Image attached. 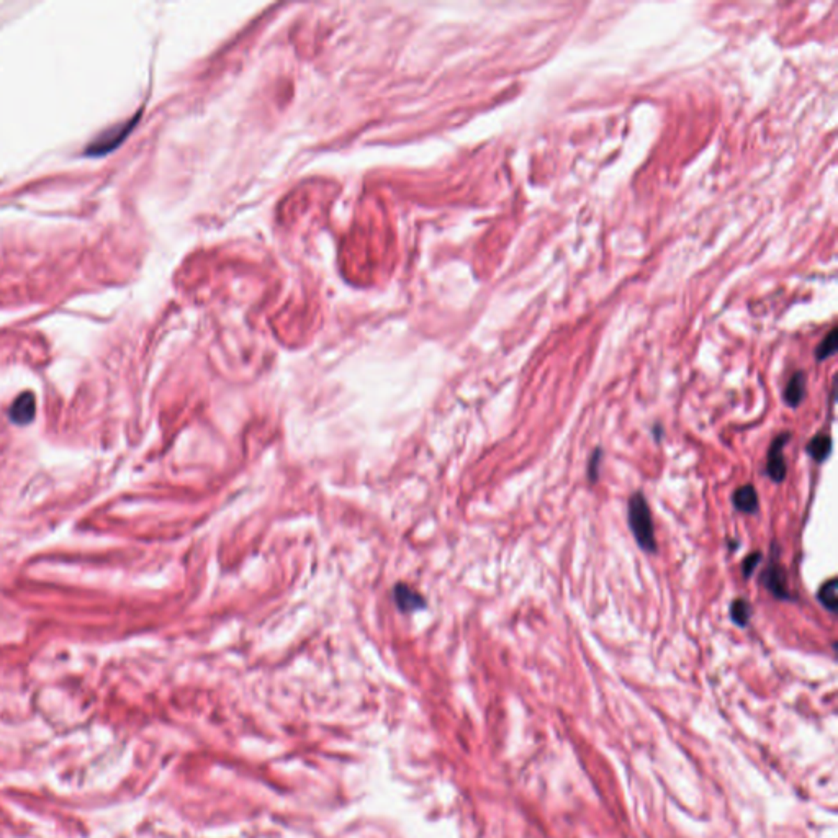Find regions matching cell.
<instances>
[{"mask_svg": "<svg viewBox=\"0 0 838 838\" xmlns=\"http://www.w3.org/2000/svg\"><path fill=\"white\" fill-rule=\"evenodd\" d=\"M837 344H838V336H837V329L833 328L830 329V333L827 334L825 337H823V341L821 344L817 346L816 349V359L818 362L827 360L828 357H832L837 352Z\"/></svg>", "mask_w": 838, "mask_h": 838, "instance_id": "8fae6325", "label": "cell"}, {"mask_svg": "<svg viewBox=\"0 0 838 838\" xmlns=\"http://www.w3.org/2000/svg\"><path fill=\"white\" fill-rule=\"evenodd\" d=\"M806 450H807L809 457H812L814 462H817V464L825 462L828 457H830V452H832L830 436L817 434L814 439L809 441V444L806 445Z\"/></svg>", "mask_w": 838, "mask_h": 838, "instance_id": "ba28073f", "label": "cell"}, {"mask_svg": "<svg viewBox=\"0 0 838 838\" xmlns=\"http://www.w3.org/2000/svg\"><path fill=\"white\" fill-rule=\"evenodd\" d=\"M761 562V554L760 552H753L748 555V557L742 562V573L743 578H750L753 575V572H755L758 563Z\"/></svg>", "mask_w": 838, "mask_h": 838, "instance_id": "5bb4252c", "label": "cell"}, {"mask_svg": "<svg viewBox=\"0 0 838 838\" xmlns=\"http://www.w3.org/2000/svg\"><path fill=\"white\" fill-rule=\"evenodd\" d=\"M135 121H136V119L133 121H126V123L113 126V128L103 131V133L98 135L97 138L93 139L91 144H89V148H87L89 156H102V154H107V153H110L112 149H115L116 146H119L121 141L128 136L131 128H133Z\"/></svg>", "mask_w": 838, "mask_h": 838, "instance_id": "7a4b0ae2", "label": "cell"}, {"mask_svg": "<svg viewBox=\"0 0 838 838\" xmlns=\"http://www.w3.org/2000/svg\"><path fill=\"white\" fill-rule=\"evenodd\" d=\"M627 521H629L630 531H632L634 539L637 540L639 547L647 554H655L657 552L655 527H653L650 508H648V503H647V500H645L642 492L634 493L632 496L629 498Z\"/></svg>", "mask_w": 838, "mask_h": 838, "instance_id": "6da1fadb", "label": "cell"}, {"mask_svg": "<svg viewBox=\"0 0 838 838\" xmlns=\"http://www.w3.org/2000/svg\"><path fill=\"white\" fill-rule=\"evenodd\" d=\"M404 600H408V604L404 606V611L416 609L418 606H422V600H421V597H419V595H416V593H413L406 586H398L397 588V601L399 602V601H404Z\"/></svg>", "mask_w": 838, "mask_h": 838, "instance_id": "7c38bea8", "label": "cell"}, {"mask_svg": "<svg viewBox=\"0 0 838 838\" xmlns=\"http://www.w3.org/2000/svg\"><path fill=\"white\" fill-rule=\"evenodd\" d=\"M36 414V402H35V395L31 392H23L22 395H18L15 398V402L12 403L10 409H8V416H10V421L15 422L17 426H26L30 425V422L35 419Z\"/></svg>", "mask_w": 838, "mask_h": 838, "instance_id": "5b68a950", "label": "cell"}, {"mask_svg": "<svg viewBox=\"0 0 838 838\" xmlns=\"http://www.w3.org/2000/svg\"><path fill=\"white\" fill-rule=\"evenodd\" d=\"M752 618V609H750V602L747 600H743V597H738V600L732 601L731 604V619L732 623L737 625V627H747L748 623H750Z\"/></svg>", "mask_w": 838, "mask_h": 838, "instance_id": "30bf717a", "label": "cell"}, {"mask_svg": "<svg viewBox=\"0 0 838 838\" xmlns=\"http://www.w3.org/2000/svg\"><path fill=\"white\" fill-rule=\"evenodd\" d=\"M761 583H763V586L776 597V600H791L788 590V575H786V570L781 567L776 555H771L768 567H766L763 575H761Z\"/></svg>", "mask_w": 838, "mask_h": 838, "instance_id": "3957f363", "label": "cell"}, {"mask_svg": "<svg viewBox=\"0 0 838 838\" xmlns=\"http://www.w3.org/2000/svg\"><path fill=\"white\" fill-rule=\"evenodd\" d=\"M733 508L743 515H758L760 510V500H758V493L753 485H743L733 492L732 496Z\"/></svg>", "mask_w": 838, "mask_h": 838, "instance_id": "8992f818", "label": "cell"}, {"mask_svg": "<svg viewBox=\"0 0 838 838\" xmlns=\"http://www.w3.org/2000/svg\"><path fill=\"white\" fill-rule=\"evenodd\" d=\"M601 459H602L601 449H596L595 452H593V455L590 457V462H588V480H590L591 483H596L597 478H600Z\"/></svg>", "mask_w": 838, "mask_h": 838, "instance_id": "4fadbf2b", "label": "cell"}, {"mask_svg": "<svg viewBox=\"0 0 838 838\" xmlns=\"http://www.w3.org/2000/svg\"><path fill=\"white\" fill-rule=\"evenodd\" d=\"M838 583L835 578H832V580H828L827 583H823L821 586V590L817 593V600L821 604L825 607L828 613L835 614L838 609Z\"/></svg>", "mask_w": 838, "mask_h": 838, "instance_id": "9c48e42d", "label": "cell"}, {"mask_svg": "<svg viewBox=\"0 0 838 838\" xmlns=\"http://www.w3.org/2000/svg\"><path fill=\"white\" fill-rule=\"evenodd\" d=\"M806 397V375L804 372H795L784 388V403L789 408H798Z\"/></svg>", "mask_w": 838, "mask_h": 838, "instance_id": "52a82bcc", "label": "cell"}, {"mask_svg": "<svg viewBox=\"0 0 838 838\" xmlns=\"http://www.w3.org/2000/svg\"><path fill=\"white\" fill-rule=\"evenodd\" d=\"M789 437L791 432H781L779 436H776V439H773L770 445L768 457H766V475H768L771 482L775 483L783 482L786 478V472H788L783 447L788 444Z\"/></svg>", "mask_w": 838, "mask_h": 838, "instance_id": "277c9868", "label": "cell"}]
</instances>
